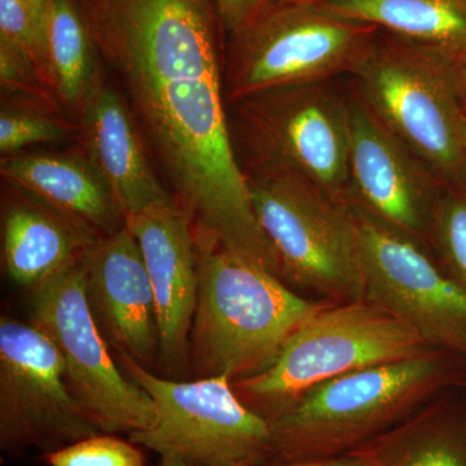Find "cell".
Segmentation results:
<instances>
[{
  "label": "cell",
  "mask_w": 466,
  "mask_h": 466,
  "mask_svg": "<svg viewBox=\"0 0 466 466\" xmlns=\"http://www.w3.org/2000/svg\"><path fill=\"white\" fill-rule=\"evenodd\" d=\"M101 61L119 84L196 242L280 278L254 213L227 110L214 0H81Z\"/></svg>",
  "instance_id": "6da1fadb"
},
{
  "label": "cell",
  "mask_w": 466,
  "mask_h": 466,
  "mask_svg": "<svg viewBox=\"0 0 466 466\" xmlns=\"http://www.w3.org/2000/svg\"><path fill=\"white\" fill-rule=\"evenodd\" d=\"M198 296L189 336L198 377L232 382L274 363L300 324L329 300L296 293L279 276L223 248L198 245Z\"/></svg>",
  "instance_id": "7a4b0ae2"
},
{
  "label": "cell",
  "mask_w": 466,
  "mask_h": 466,
  "mask_svg": "<svg viewBox=\"0 0 466 466\" xmlns=\"http://www.w3.org/2000/svg\"><path fill=\"white\" fill-rule=\"evenodd\" d=\"M455 359L429 350L321 383L269 421L275 461L333 458L360 449L451 385Z\"/></svg>",
  "instance_id": "3957f363"
},
{
  "label": "cell",
  "mask_w": 466,
  "mask_h": 466,
  "mask_svg": "<svg viewBox=\"0 0 466 466\" xmlns=\"http://www.w3.org/2000/svg\"><path fill=\"white\" fill-rule=\"evenodd\" d=\"M458 61L415 43L376 38L352 70L367 108L449 189H466Z\"/></svg>",
  "instance_id": "277c9868"
},
{
  "label": "cell",
  "mask_w": 466,
  "mask_h": 466,
  "mask_svg": "<svg viewBox=\"0 0 466 466\" xmlns=\"http://www.w3.org/2000/svg\"><path fill=\"white\" fill-rule=\"evenodd\" d=\"M429 350L370 300L328 302L300 324L271 366L232 383L248 407L271 421L321 383Z\"/></svg>",
  "instance_id": "5b68a950"
},
{
  "label": "cell",
  "mask_w": 466,
  "mask_h": 466,
  "mask_svg": "<svg viewBox=\"0 0 466 466\" xmlns=\"http://www.w3.org/2000/svg\"><path fill=\"white\" fill-rule=\"evenodd\" d=\"M377 30L321 0L266 3L231 34L225 72L227 103L352 73L376 41Z\"/></svg>",
  "instance_id": "8992f818"
},
{
  "label": "cell",
  "mask_w": 466,
  "mask_h": 466,
  "mask_svg": "<svg viewBox=\"0 0 466 466\" xmlns=\"http://www.w3.org/2000/svg\"><path fill=\"white\" fill-rule=\"evenodd\" d=\"M251 204L285 283L329 302L366 299L357 216L293 175L245 173Z\"/></svg>",
  "instance_id": "52a82bcc"
},
{
  "label": "cell",
  "mask_w": 466,
  "mask_h": 466,
  "mask_svg": "<svg viewBox=\"0 0 466 466\" xmlns=\"http://www.w3.org/2000/svg\"><path fill=\"white\" fill-rule=\"evenodd\" d=\"M249 171L293 175L350 205V104L328 85L288 86L229 101Z\"/></svg>",
  "instance_id": "ba28073f"
},
{
  "label": "cell",
  "mask_w": 466,
  "mask_h": 466,
  "mask_svg": "<svg viewBox=\"0 0 466 466\" xmlns=\"http://www.w3.org/2000/svg\"><path fill=\"white\" fill-rule=\"evenodd\" d=\"M126 375L148 392L157 421L130 441L159 456L200 466H260L275 461L271 424L238 397L225 376L180 381L118 354Z\"/></svg>",
  "instance_id": "9c48e42d"
},
{
  "label": "cell",
  "mask_w": 466,
  "mask_h": 466,
  "mask_svg": "<svg viewBox=\"0 0 466 466\" xmlns=\"http://www.w3.org/2000/svg\"><path fill=\"white\" fill-rule=\"evenodd\" d=\"M84 258L29 290L30 323L54 343L73 394L101 433L148 431L157 408L110 355L88 302Z\"/></svg>",
  "instance_id": "30bf717a"
},
{
  "label": "cell",
  "mask_w": 466,
  "mask_h": 466,
  "mask_svg": "<svg viewBox=\"0 0 466 466\" xmlns=\"http://www.w3.org/2000/svg\"><path fill=\"white\" fill-rule=\"evenodd\" d=\"M73 394L63 359L32 323L0 320V447L52 452L100 434Z\"/></svg>",
  "instance_id": "8fae6325"
},
{
  "label": "cell",
  "mask_w": 466,
  "mask_h": 466,
  "mask_svg": "<svg viewBox=\"0 0 466 466\" xmlns=\"http://www.w3.org/2000/svg\"><path fill=\"white\" fill-rule=\"evenodd\" d=\"M352 208L366 299L406 324L429 349L466 359L464 288L431 259L425 247Z\"/></svg>",
  "instance_id": "7c38bea8"
},
{
  "label": "cell",
  "mask_w": 466,
  "mask_h": 466,
  "mask_svg": "<svg viewBox=\"0 0 466 466\" xmlns=\"http://www.w3.org/2000/svg\"><path fill=\"white\" fill-rule=\"evenodd\" d=\"M350 104V205L425 247L441 186L360 97Z\"/></svg>",
  "instance_id": "4fadbf2b"
},
{
  "label": "cell",
  "mask_w": 466,
  "mask_h": 466,
  "mask_svg": "<svg viewBox=\"0 0 466 466\" xmlns=\"http://www.w3.org/2000/svg\"><path fill=\"white\" fill-rule=\"evenodd\" d=\"M148 271L157 308L158 361L170 379L189 368V336L198 296V244L188 217L177 202L126 219Z\"/></svg>",
  "instance_id": "5bb4252c"
},
{
  "label": "cell",
  "mask_w": 466,
  "mask_h": 466,
  "mask_svg": "<svg viewBox=\"0 0 466 466\" xmlns=\"http://www.w3.org/2000/svg\"><path fill=\"white\" fill-rule=\"evenodd\" d=\"M86 291L101 332L118 354L148 368L158 360L155 293L142 250L127 226L86 253Z\"/></svg>",
  "instance_id": "9a60e30c"
},
{
  "label": "cell",
  "mask_w": 466,
  "mask_h": 466,
  "mask_svg": "<svg viewBox=\"0 0 466 466\" xmlns=\"http://www.w3.org/2000/svg\"><path fill=\"white\" fill-rule=\"evenodd\" d=\"M76 116L84 152L108 184L126 219L175 201L150 162L139 126L121 91L101 82Z\"/></svg>",
  "instance_id": "2e32d148"
},
{
  "label": "cell",
  "mask_w": 466,
  "mask_h": 466,
  "mask_svg": "<svg viewBox=\"0 0 466 466\" xmlns=\"http://www.w3.org/2000/svg\"><path fill=\"white\" fill-rule=\"evenodd\" d=\"M0 174L12 188L87 227L100 238L126 226L124 211L85 152L3 156Z\"/></svg>",
  "instance_id": "e0dca14e"
},
{
  "label": "cell",
  "mask_w": 466,
  "mask_h": 466,
  "mask_svg": "<svg viewBox=\"0 0 466 466\" xmlns=\"http://www.w3.org/2000/svg\"><path fill=\"white\" fill-rule=\"evenodd\" d=\"M97 238L87 227L16 189L3 207V266L27 290L79 262Z\"/></svg>",
  "instance_id": "ac0fdd59"
},
{
  "label": "cell",
  "mask_w": 466,
  "mask_h": 466,
  "mask_svg": "<svg viewBox=\"0 0 466 466\" xmlns=\"http://www.w3.org/2000/svg\"><path fill=\"white\" fill-rule=\"evenodd\" d=\"M355 451L370 466H466V412L435 398Z\"/></svg>",
  "instance_id": "d6986e66"
},
{
  "label": "cell",
  "mask_w": 466,
  "mask_h": 466,
  "mask_svg": "<svg viewBox=\"0 0 466 466\" xmlns=\"http://www.w3.org/2000/svg\"><path fill=\"white\" fill-rule=\"evenodd\" d=\"M394 38L466 57V0H321Z\"/></svg>",
  "instance_id": "ffe728a7"
},
{
  "label": "cell",
  "mask_w": 466,
  "mask_h": 466,
  "mask_svg": "<svg viewBox=\"0 0 466 466\" xmlns=\"http://www.w3.org/2000/svg\"><path fill=\"white\" fill-rule=\"evenodd\" d=\"M100 54L81 0H48L46 63L48 82L66 112L78 116L104 81Z\"/></svg>",
  "instance_id": "44dd1931"
},
{
  "label": "cell",
  "mask_w": 466,
  "mask_h": 466,
  "mask_svg": "<svg viewBox=\"0 0 466 466\" xmlns=\"http://www.w3.org/2000/svg\"><path fill=\"white\" fill-rule=\"evenodd\" d=\"M0 82L3 95L14 101L7 106H25L61 116L66 113L32 57L5 38H0Z\"/></svg>",
  "instance_id": "7402d4cb"
},
{
  "label": "cell",
  "mask_w": 466,
  "mask_h": 466,
  "mask_svg": "<svg viewBox=\"0 0 466 466\" xmlns=\"http://www.w3.org/2000/svg\"><path fill=\"white\" fill-rule=\"evenodd\" d=\"M79 139V125L61 116L48 115L25 106H5L0 113V150L3 156L35 144Z\"/></svg>",
  "instance_id": "603a6c76"
},
{
  "label": "cell",
  "mask_w": 466,
  "mask_h": 466,
  "mask_svg": "<svg viewBox=\"0 0 466 466\" xmlns=\"http://www.w3.org/2000/svg\"><path fill=\"white\" fill-rule=\"evenodd\" d=\"M429 241L443 268L466 290V189H450L435 208Z\"/></svg>",
  "instance_id": "cb8c5ba5"
},
{
  "label": "cell",
  "mask_w": 466,
  "mask_h": 466,
  "mask_svg": "<svg viewBox=\"0 0 466 466\" xmlns=\"http://www.w3.org/2000/svg\"><path fill=\"white\" fill-rule=\"evenodd\" d=\"M47 12L48 0H0V38L25 51L50 86L46 63Z\"/></svg>",
  "instance_id": "d4e9b609"
},
{
  "label": "cell",
  "mask_w": 466,
  "mask_h": 466,
  "mask_svg": "<svg viewBox=\"0 0 466 466\" xmlns=\"http://www.w3.org/2000/svg\"><path fill=\"white\" fill-rule=\"evenodd\" d=\"M46 460L50 466H144L137 444L106 433L46 453Z\"/></svg>",
  "instance_id": "484cf974"
},
{
  "label": "cell",
  "mask_w": 466,
  "mask_h": 466,
  "mask_svg": "<svg viewBox=\"0 0 466 466\" xmlns=\"http://www.w3.org/2000/svg\"><path fill=\"white\" fill-rule=\"evenodd\" d=\"M214 2L226 33L231 35L256 15L266 5L267 0H214Z\"/></svg>",
  "instance_id": "4316f807"
},
{
  "label": "cell",
  "mask_w": 466,
  "mask_h": 466,
  "mask_svg": "<svg viewBox=\"0 0 466 466\" xmlns=\"http://www.w3.org/2000/svg\"><path fill=\"white\" fill-rule=\"evenodd\" d=\"M260 466H370V462L360 451H352V452L333 456V458L274 461Z\"/></svg>",
  "instance_id": "83f0119b"
},
{
  "label": "cell",
  "mask_w": 466,
  "mask_h": 466,
  "mask_svg": "<svg viewBox=\"0 0 466 466\" xmlns=\"http://www.w3.org/2000/svg\"><path fill=\"white\" fill-rule=\"evenodd\" d=\"M458 72L460 79V87H461L462 99H464L466 109V57L460 58L458 61Z\"/></svg>",
  "instance_id": "f1b7e54d"
},
{
  "label": "cell",
  "mask_w": 466,
  "mask_h": 466,
  "mask_svg": "<svg viewBox=\"0 0 466 466\" xmlns=\"http://www.w3.org/2000/svg\"><path fill=\"white\" fill-rule=\"evenodd\" d=\"M159 466H200L191 464V462L184 461L182 459L171 458V456H162L161 464Z\"/></svg>",
  "instance_id": "f546056e"
},
{
  "label": "cell",
  "mask_w": 466,
  "mask_h": 466,
  "mask_svg": "<svg viewBox=\"0 0 466 466\" xmlns=\"http://www.w3.org/2000/svg\"><path fill=\"white\" fill-rule=\"evenodd\" d=\"M288 2V0H267V3Z\"/></svg>",
  "instance_id": "4dcf8cb0"
}]
</instances>
